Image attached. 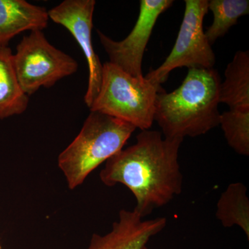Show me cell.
Wrapping results in <instances>:
<instances>
[{
    "label": "cell",
    "instance_id": "cell-1",
    "mask_svg": "<svg viewBox=\"0 0 249 249\" xmlns=\"http://www.w3.org/2000/svg\"><path fill=\"white\" fill-rule=\"evenodd\" d=\"M183 141L165 138L159 131L142 130L134 145L106 162L101 181L108 187H127L135 197L134 211L145 218L182 191L178 151Z\"/></svg>",
    "mask_w": 249,
    "mask_h": 249
},
{
    "label": "cell",
    "instance_id": "cell-2",
    "mask_svg": "<svg viewBox=\"0 0 249 249\" xmlns=\"http://www.w3.org/2000/svg\"><path fill=\"white\" fill-rule=\"evenodd\" d=\"M221 77L214 69H188L178 89H162L155 103V121L165 138L204 135L219 125Z\"/></svg>",
    "mask_w": 249,
    "mask_h": 249
},
{
    "label": "cell",
    "instance_id": "cell-3",
    "mask_svg": "<svg viewBox=\"0 0 249 249\" xmlns=\"http://www.w3.org/2000/svg\"><path fill=\"white\" fill-rule=\"evenodd\" d=\"M136 129L121 119L90 111L79 134L58 156L68 188L81 186L93 170L124 149Z\"/></svg>",
    "mask_w": 249,
    "mask_h": 249
},
{
    "label": "cell",
    "instance_id": "cell-4",
    "mask_svg": "<svg viewBox=\"0 0 249 249\" xmlns=\"http://www.w3.org/2000/svg\"><path fill=\"white\" fill-rule=\"evenodd\" d=\"M162 89L145 76H131L111 62H105L101 89L89 109L147 130L155 121L156 99Z\"/></svg>",
    "mask_w": 249,
    "mask_h": 249
},
{
    "label": "cell",
    "instance_id": "cell-5",
    "mask_svg": "<svg viewBox=\"0 0 249 249\" xmlns=\"http://www.w3.org/2000/svg\"><path fill=\"white\" fill-rule=\"evenodd\" d=\"M14 63L21 88L29 96L41 88H52L78 69L76 60L52 45L42 31H31L22 37Z\"/></svg>",
    "mask_w": 249,
    "mask_h": 249
},
{
    "label": "cell",
    "instance_id": "cell-6",
    "mask_svg": "<svg viewBox=\"0 0 249 249\" xmlns=\"http://www.w3.org/2000/svg\"><path fill=\"white\" fill-rule=\"evenodd\" d=\"M209 11L207 0H186L182 22L176 42L165 61L145 76L147 80L160 85L170 72L178 67L212 69L215 55L205 35L203 22Z\"/></svg>",
    "mask_w": 249,
    "mask_h": 249
},
{
    "label": "cell",
    "instance_id": "cell-7",
    "mask_svg": "<svg viewBox=\"0 0 249 249\" xmlns=\"http://www.w3.org/2000/svg\"><path fill=\"white\" fill-rule=\"evenodd\" d=\"M173 0H142L137 22L128 36L121 41L112 40L97 30L100 42L109 62L131 76H144L142 58L147 43L160 15L173 4Z\"/></svg>",
    "mask_w": 249,
    "mask_h": 249
},
{
    "label": "cell",
    "instance_id": "cell-8",
    "mask_svg": "<svg viewBox=\"0 0 249 249\" xmlns=\"http://www.w3.org/2000/svg\"><path fill=\"white\" fill-rule=\"evenodd\" d=\"M95 6V0H65L48 11L49 19L71 33L86 58L89 78L84 101L89 108L101 89L103 73V64L92 44Z\"/></svg>",
    "mask_w": 249,
    "mask_h": 249
},
{
    "label": "cell",
    "instance_id": "cell-9",
    "mask_svg": "<svg viewBox=\"0 0 249 249\" xmlns=\"http://www.w3.org/2000/svg\"><path fill=\"white\" fill-rule=\"evenodd\" d=\"M165 217L145 219L134 210H121L106 235L93 234L88 249H147L149 241L166 227Z\"/></svg>",
    "mask_w": 249,
    "mask_h": 249
},
{
    "label": "cell",
    "instance_id": "cell-10",
    "mask_svg": "<svg viewBox=\"0 0 249 249\" xmlns=\"http://www.w3.org/2000/svg\"><path fill=\"white\" fill-rule=\"evenodd\" d=\"M48 11L25 0H0V46L26 31H43L48 26Z\"/></svg>",
    "mask_w": 249,
    "mask_h": 249
},
{
    "label": "cell",
    "instance_id": "cell-11",
    "mask_svg": "<svg viewBox=\"0 0 249 249\" xmlns=\"http://www.w3.org/2000/svg\"><path fill=\"white\" fill-rule=\"evenodd\" d=\"M29 103V96L18 81L14 53L9 46H0V120L20 115Z\"/></svg>",
    "mask_w": 249,
    "mask_h": 249
},
{
    "label": "cell",
    "instance_id": "cell-12",
    "mask_svg": "<svg viewBox=\"0 0 249 249\" xmlns=\"http://www.w3.org/2000/svg\"><path fill=\"white\" fill-rule=\"evenodd\" d=\"M221 83L219 103L231 110L249 111V53L239 51L226 68Z\"/></svg>",
    "mask_w": 249,
    "mask_h": 249
},
{
    "label": "cell",
    "instance_id": "cell-13",
    "mask_svg": "<svg viewBox=\"0 0 249 249\" xmlns=\"http://www.w3.org/2000/svg\"><path fill=\"white\" fill-rule=\"evenodd\" d=\"M216 217L223 227H239L249 239V200L243 183L228 186L217 201Z\"/></svg>",
    "mask_w": 249,
    "mask_h": 249
},
{
    "label": "cell",
    "instance_id": "cell-14",
    "mask_svg": "<svg viewBox=\"0 0 249 249\" xmlns=\"http://www.w3.org/2000/svg\"><path fill=\"white\" fill-rule=\"evenodd\" d=\"M209 10L213 16V22L205 35L211 45L227 34L237 24L239 18L249 13V0H211Z\"/></svg>",
    "mask_w": 249,
    "mask_h": 249
},
{
    "label": "cell",
    "instance_id": "cell-15",
    "mask_svg": "<svg viewBox=\"0 0 249 249\" xmlns=\"http://www.w3.org/2000/svg\"><path fill=\"white\" fill-rule=\"evenodd\" d=\"M228 144L238 155H249V111L231 110L221 114L219 119Z\"/></svg>",
    "mask_w": 249,
    "mask_h": 249
},
{
    "label": "cell",
    "instance_id": "cell-16",
    "mask_svg": "<svg viewBox=\"0 0 249 249\" xmlns=\"http://www.w3.org/2000/svg\"><path fill=\"white\" fill-rule=\"evenodd\" d=\"M0 249H1V246H0Z\"/></svg>",
    "mask_w": 249,
    "mask_h": 249
}]
</instances>
